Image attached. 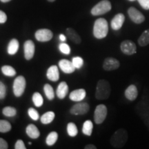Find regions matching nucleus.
<instances>
[{"label": "nucleus", "mask_w": 149, "mask_h": 149, "mask_svg": "<svg viewBox=\"0 0 149 149\" xmlns=\"http://www.w3.org/2000/svg\"><path fill=\"white\" fill-rule=\"evenodd\" d=\"M26 87V81L25 77L22 75L17 76L13 81V91L14 95L17 97L22 96Z\"/></svg>", "instance_id": "obj_4"}, {"label": "nucleus", "mask_w": 149, "mask_h": 149, "mask_svg": "<svg viewBox=\"0 0 149 149\" xmlns=\"http://www.w3.org/2000/svg\"><path fill=\"white\" fill-rule=\"evenodd\" d=\"M58 139V133L55 131H52L47 135L46 138V144L48 146H53Z\"/></svg>", "instance_id": "obj_24"}, {"label": "nucleus", "mask_w": 149, "mask_h": 149, "mask_svg": "<svg viewBox=\"0 0 149 149\" xmlns=\"http://www.w3.org/2000/svg\"><path fill=\"white\" fill-rule=\"evenodd\" d=\"M53 33L50 29H39L35 33V39L40 42H47L52 40Z\"/></svg>", "instance_id": "obj_8"}, {"label": "nucleus", "mask_w": 149, "mask_h": 149, "mask_svg": "<svg viewBox=\"0 0 149 149\" xmlns=\"http://www.w3.org/2000/svg\"><path fill=\"white\" fill-rule=\"evenodd\" d=\"M128 14L130 19L134 23L139 24L145 21V17L144 15L134 7H130L128 8Z\"/></svg>", "instance_id": "obj_10"}, {"label": "nucleus", "mask_w": 149, "mask_h": 149, "mask_svg": "<svg viewBox=\"0 0 149 149\" xmlns=\"http://www.w3.org/2000/svg\"><path fill=\"white\" fill-rule=\"evenodd\" d=\"M8 148V145L7 141L3 138L0 137V149H7Z\"/></svg>", "instance_id": "obj_39"}, {"label": "nucleus", "mask_w": 149, "mask_h": 149, "mask_svg": "<svg viewBox=\"0 0 149 149\" xmlns=\"http://www.w3.org/2000/svg\"><path fill=\"white\" fill-rule=\"evenodd\" d=\"M28 115L33 121H37L40 119V114L39 112L35 109L34 108H29L28 109Z\"/></svg>", "instance_id": "obj_34"}, {"label": "nucleus", "mask_w": 149, "mask_h": 149, "mask_svg": "<svg viewBox=\"0 0 149 149\" xmlns=\"http://www.w3.org/2000/svg\"><path fill=\"white\" fill-rule=\"evenodd\" d=\"M58 65L61 71L66 74H71L74 72L76 69L72 64V61L68 60V59H61L59 61Z\"/></svg>", "instance_id": "obj_13"}, {"label": "nucleus", "mask_w": 149, "mask_h": 149, "mask_svg": "<svg viewBox=\"0 0 149 149\" xmlns=\"http://www.w3.org/2000/svg\"><path fill=\"white\" fill-rule=\"evenodd\" d=\"M120 49L124 54L132 55L137 53V46L133 42L130 40H124L121 43Z\"/></svg>", "instance_id": "obj_9"}, {"label": "nucleus", "mask_w": 149, "mask_h": 149, "mask_svg": "<svg viewBox=\"0 0 149 149\" xmlns=\"http://www.w3.org/2000/svg\"><path fill=\"white\" fill-rule=\"evenodd\" d=\"M26 133L30 138L36 139L40 136V132L38 128L33 124H30L26 128Z\"/></svg>", "instance_id": "obj_18"}, {"label": "nucleus", "mask_w": 149, "mask_h": 149, "mask_svg": "<svg viewBox=\"0 0 149 149\" xmlns=\"http://www.w3.org/2000/svg\"><path fill=\"white\" fill-rule=\"evenodd\" d=\"M66 35L68 37V38L72 41V42L76 44H79L81 42V39L79 34L77 33V31H74L72 28H68L66 30Z\"/></svg>", "instance_id": "obj_20"}, {"label": "nucleus", "mask_w": 149, "mask_h": 149, "mask_svg": "<svg viewBox=\"0 0 149 149\" xmlns=\"http://www.w3.org/2000/svg\"><path fill=\"white\" fill-rule=\"evenodd\" d=\"M130 1H135V0H129Z\"/></svg>", "instance_id": "obj_45"}, {"label": "nucleus", "mask_w": 149, "mask_h": 149, "mask_svg": "<svg viewBox=\"0 0 149 149\" xmlns=\"http://www.w3.org/2000/svg\"><path fill=\"white\" fill-rule=\"evenodd\" d=\"M44 94L48 100L52 101L55 98V91L51 85H50L49 84H46L44 86Z\"/></svg>", "instance_id": "obj_23"}, {"label": "nucleus", "mask_w": 149, "mask_h": 149, "mask_svg": "<svg viewBox=\"0 0 149 149\" xmlns=\"http://www.w3.org/2000/svg\"><path fill=\"white\" fill-rule=\"evenodd\" d=\"M111 88L109 81L106 79L99 80L96 86L95 98L98 100H107L111 95Z\"/></svg>", "instance_id": "obj_2"}, {"label": "nucleus", "mask_w": 149, "mask_h": 149, "mask_svg": "<svg viewBox=\"0 0 149 149\" xmlns=\"http://www.w3.org/2000/svg\"><path fill=\"white\" fill-rule=\"evenodd\" d=\"M71 61L76 69H80L81 68H82L84 65V59H82V57H79V56L74 57H72Z\"/></svg>", "instance_id": "obj_32"}, {"label": "nucleus", "mask_w": 149, "mask_h": 149, "mask_svg": "<svg viewBox=\"0 0 149 149\" xmlns=\"http://www.w3.org/2000/svg\"><path fill=\"white\" fill-rule=\"evenodd\" d=\"M107 108L104 104L97 106L94 112V121L97 124H101L107 116Z\"/></svg>", "instance_id": "obj_6"}, {"label": "nucleus", "mask_w": 149, "mask_h": 149, "mask_svg": "<svg viewBox=\"0 0 149 149\" xmlns=\"http://www.w3.org/2000/svg\"><path fill=\"white\" fill-rule=\"evenodd\" d=\"M90 110V106L86 102H78L74 104L70 109V113L73 115H83L86 114Z\"/></svg>", "instance_id": "obj_7"}, {"label": "nucleus", "mask_w": 149, "mask_h": 149, "mask_svg": "<svg viewBox=\"0 0 149 149\" xmlns=\"http://www.w3.org/2000/svg\"><path fill=\"white\" fill-rule=\"evenodd\" d=\"M12 126L10 123L6 120H0V133H5L10 131Z\"/></svg>", "instance_id": "obj_31"}, {"label": "nucleus", "mask_w": 149, "mask_h": 149, "mask_svg": "<svg viewBox=\"0 0 149 149\" xmlns=\"http://www.w3.org/2000/svg\"><path fill=\"white\" fill-rule=\"evenodd\" d=\"M128 140V133L124 128H120L113 133L110 139L111 146L115 148H122Z\"/></svg>", "instance_id": "obj_1"}, {"label": "nucleus", "mask_w": 149, "mask_h": 149, "mask_svg": "<svg viewBox=\"0 0 149 149\" xmlns=\"http://www.w3.org/2000/svg\"><path fill=\"white\" fill-rule=\"evenodd\" d=\"M84 149H97V147L93 144H87L85 146Z\"/></svg>", "instance_id": "obj_40"}, {"label": "nucleus", "mask_w": 149, "mask_h": 149, "mask_svg": "<svg viewBox=\"0 0 149 149\" xmlns=\"http://www.w3.org/2000/svg\"><path fill=\"white\" fill-rule=\"evenodd\" d=\"M59 40H60L61 42H66V37L64 34L59 35Z\"/></svg>", "instance_id": "obj_41"}, {"label": "nucleus", "mask_w": 149, "mask_h": 149, "mask_svg": "<svg viewBox=\"0 0 149 149\" xmlns=\"http://www.w3.org/2000/svg\"><path fill=\"white\" fill-rule=\"evenodd\" d=\"M59 50L61 53L64 54V55H69L70 53V51H71L70 46L68 45V44H66L65 42H61L59 44Z\"/></svg>", "instance_id": "obj_33"}, {"label": "nucleus", "mask_w": 149, "mask_h": 149, "mask_svg": "<svg viewBox=\"0 0 149 149\" xmlns=\"http://www.w3.org/2000/svg\"><path fill=\"white\" fill-rule=\"evenodd\" d=\"M1 72L5 76H7V77H14L17 73L16 70L13 67L9 66V65H4V66H3L1 67Z\"/></svg>", "instance_id": "obj_28"}, {"label": "nucleus", "mask_w": 149, "mask_h": 149, "mask_svg": "<svg viewBox=\"0 0 149 149\" xmlns=\"http://www.w3.org/2000/svg\"><path fill=\"white\" fill-rule=\"evenodd\" d=\"M29 145H31V144H32V142H29Z\"/></svg>", "instance_id": "obj_44"}, {"label": "nucleus", "mask_w": 149, "mask_h": 149, "mask_svg": "<svg viewBox=\"0 0 149 149\" xmlns=\"http://www.w3.org/2000/svg\"><path fill=\"white\" fill-rule=\"evenodd\" d=\"M68 86L66 81H61L59 84L56 90V95L57 97L60 100H63L66 97L68 93Z\"/></svg>", "instance_id": "obj_17"}, {"label": "nucleus", "mask_w": 149, "mask_h": 149, "mask_svg": "<svg viewBox=\"0 0 149 149\" xmlns=\"http://www.w3.org/2000/svg\"><path fill=\"white\" fill-rule=\"evenodd\" d=\"M0 1L3 3H7V2H8V1H11V0H0Z\"/></svg>", "instance_id": "obj_42"}, {"label": "nucleus", "mask_w": 149, "mask_h": 149, "mask_svg": "<svg viewBox=\"0 0 149 149\" xmlns=\"http://www.w3.org/2000/svg\"><path fill=\"white\" fill-rule=\"evenodd\" d=\"M109 33V24L105 19L99 18L95 22L93 26V35L99 40L105 38Z\"/></svg>", "instance_id": "obj_3"}, {"label": "nucleus", "mask_w": 149, "mask_h": 149, "mask_svg": "<svg viewBox=\"0 0 149 149\" xmlns=\"http://www.w3.org/2000/svg\"><path fill=\"white\" fill-rule=\"evenodd\" d=\"M126 99H128L130 101H134L136 100L138 95V91H137V87L135 85L131 84L126 89L125 93H124Z\"/></svg>", "instance_id": "obj_19"}, {"label": "nucleus", "mask_w": 149, "mask_h": 149, "mask_svg": "<svg viewBox=\"0 0 149 149\" xmlns=\"http://www.w3.org/2000/svg\"><path fill=\"white\" fill-rule=\"evenodd\" d=\"M138 44L141 46H146L149 44V29L144 31L139 37Z\"/></svg>", "instance_id": "obj_26"}, {"label": "nucleus", "mask_w": 149, "mask_h": 149, "mask_svg": "<svg viewBox=\"0 0 149 149\" xmlns=\"http://www.w3.org/2000/svg\"><path fill=\"white\" fill-rule=\"evenodd\" d=\"M48 1H50V2H53V1H55V0H48Z\"/></svg>", "instance_id": "obj_43"}, {"label": "nucleus", "mask_w": 149, "mask_h": 149, "mask_svg": "<svg viewBox=\"0 0 149 149\" xmlns=\"http://www.w3.org/2000/svg\"><path fill=\"white\" fill-rule=\"evenodd\" d=\"M112 6L109 0H102L91 9V14L93 16L102 15L111 10Z\"/></svg>", "instance_id": "obj_5"}, {"label": "nucleus", "mask_w": 149, "mask_h": 149, "mask_svg": "<svg viewBox=\"0 0 149 149\" xmlns=\"http://www.w3.org/2000/svg\"><path fill=\"white\" fill-rule=\"evenodd\" d=\"M32 100L34 105L37 108L42 107L43 104H44V98H43L42 95L38 92H35L33 93L32 96Z\"/></svg>", "instance_id": "obj_27"}, {"label": "nucleus", "mask_w": 149, "mask_h": 149, "mask_svg": "<svg viewBox=\"0 0 149 149\" xmlns=\"http://www.w3.org/2000/svg\"><path fill=\"white\" fill-rule=\"evenodd\" d=\"M67 133L70 137H76L78 134V129L76 124L73 122H69L67 124Z\"/></svg>", "instance_id": "obj_29"}, {"label": "nucleus", "mask_w": 149, "mask_h": 149, "mask_svg": "<svg viewBox=\"0 0 149 149\" xmlns=\"http://www.w3.org/2000/svg\"><path fill=\"white\" fill-rule=\"evenodd\" d=\"M15 149H26L25 144H24L23 140L18 139L15 144Z\"/></svg>", "instance_id": "obj_36"}, {"label": "nucleus", "mask_w": 149, "mask_h": 149, "mask_svg": "<svg viewBox=\"0 0 149 149\" xmlns=\"http://www.w3.org/2000/svg\"><path fill=\"white\" fill-rule=\"evenodd\" d=\"M141 7L145 10H149V0H137Z\"/></svg>", "instance_id": "obj_37"}, {"label": "nucleus", "mask_w": 149, "mask_h": 149, "mask_svg": "<svg viewBox=\"0 0 149 149\" xmlns=\"http://www.w3.org/2000/svg\"><path fill=\"white\" fill-rule=\"evenodd\" d=\"M6 96V86L2 81H0V100L5 99Z\"/></svg>", "instance_id": "obj_35"}, {"label": "nucleus", "mask_w": 149, "mask_h": 149, "mask_svg": "<svg viewBox=\"0 0 149 149\" xmlns=\"http://www.w3.org/2000/svg\"><path fill=\"white\" fill-rule=\"evenodd\" d=\"M93 129V124L91 120L85 121L82 126V133L84 135L86 136H91L92 135Z\"/></svg>", "instance_id": "obj_25"}, {"label": "nucleus", "mask_w": 149, "mask_h": 149, "mask_svg": "<svg viewBox=\"0 0 149 149\" xmlns=\"http://www.w3.org/2000/svg\"><path fill=\"white\" fill-rule=\"evenodd\" d=\"M120 66V61L117 59L113 57H107L104 59L103 63L104 70L107 71H111V70H116Z\"/></svg>", "instance_id": "obj_12"}, {"label": "nucleus", "mask_w": 149, "mask_h": 149, "mask_svg": "<svg viewBox=\"0 0 149 149\" xmlns=\"http://www.w3.org/2000/svg\"><path fill=\"white\" fill-rule=\"evenodd\" d=\"M19 47V43L17 39H12L8 44L7 47V52L8 55H14L17 53Z\"/></svg>", "instance_id": "obj_21"}, {"label": "nucleus", "mask_w": 149, "mask_h": 149, "mask_svg": "<svg viewBox=\"0 0 149 149\" xmlns=\"http://www.w3.org/2000/svg\"><path fill=\"white\" fill-rule=\"evenodd\" d=\"M46 77L50 81H57L59 79V71L58 67L55 65L50 66L46 71Z\"/></svg>", "instance_id": "obj_16"}, {"label": "nucleus", "mask_w": 149, "mask_h": 149, "mask_svg": "<svg viewBox=\"0 0 149 149\" xmlns=\"http://www.w3.org/2000/svg\"><path fill=\"white\" fill-rule=\"evenodd\" d=\"M7 21V15L2 10H0V24H4Z\"/></svg>", "instance_id": "obj_38"}, {"label": "nucleus", "mask_w": 149, "mask_h": 149, "mask_svg": "<svg viewBox=\"0 0 149 149\" xmlns=\"http://www.w3.org/2000/svg\"><path fill=\"white\" fill-rule=\"evenodd\" d=\"M125 21V16L124 14L119 13L115 15L112 19L111 25L112 29L114 31H118L122 27L123 24Z\"/></svg>", "instance_id": "obj_15"}, {"label": "nucleus", "mask_w": 149, "mask_h": 149, "mask_svg": "<svg viewBox=\"0 0 149 149\" xmlns=\"http://www.w3.org/2000/svg\"><path fill=\"white\" fill-rule=\"evenodd\" d=\"M35 52V46L32 40H26L24 44V57L26 60H31L33 58Z\"/></svg>", "instance_id": "obj_11"}, {"label": "nucleus", "mask_w": 149, "mask_h": 149, "mask_svg": "<svg viewBox=\"0 0 149 149\" xmlns=\"http://www.w3.org/2000/svg\"><path fill=\"white\" fill-rule=\"evenodd\" d=\"M55 114L53 111H48L46 112L44 114L42 115L40 117V121L44 125H47V124H51L55 119Z\"/></svg>", "instance_id": "obj_22"}, {"label": "nucleus", "mask_w": 149, "mask_h": 149, "mask_svg": "<svg viewBox=\"0 0 149 149\" xmlns=\"http://www.w3.org/2000/svg\"><path fill=\"white\" fill-rule=\"evenodd\" d=\"M2 113L7 117H13L17 115V110L15 107H6L2 109Z\"/></svg>", "instance_id": "obj_30"}, {"label": "nucleus", "mask_w": 149, "mask_h": 149, "mask_svg": "<svg viewBox=\"0 0 149 149\" xmlns=\"http://www.w3.org/2000/svg\"><path fill=\"white\" fill-rule=\"evenodd\" d=\"M86 96V91L84 88L76 89L72 91L69 95V99L72 101L75 102H81Z\"/></svg>", "instance_id": "obj_14"}]
</instances>
